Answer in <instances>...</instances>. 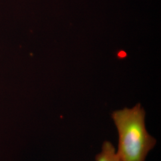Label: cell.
<instances>
[{
  "instance_id": "6da1fadb",
  "label": "cell",
  "mask_w": 161,
  "mask_h": 161,
  "mask_svg": "<svg viewBox=\"0 0 161 161\" xmlns=\"http://www.w3.org/2000/svg\"><path fill=\"white\" fill-rule=\"evenodd\" d=\"M145 115L140 103L112 114L119 135L117 155L121 161H145L155 147L156 140L146 130Z\"/></svg>"
},
{
  "instance_id": "7a4b0ae2",
  "label": "cell",
  "mask_w": 161,
  "mask_h": 161,
  "mask_svg": "<svg viewBox=\"0 0 161 161\" xmlns=\"http://www.w3.org/2000/svg\"><path fill=\"white\" fill-rule=\"evenodd\" d=\"M96 161H121L115 152V147L110 142H104L102 152L96 156Z\"/></svg>"
}]
</instances>
